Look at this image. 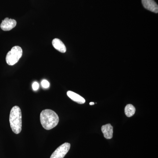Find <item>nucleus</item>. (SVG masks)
Segmentation results:
<instances>
[{
	"instance_id": "f257e3e1",
	"label": "nucleus",
	"mask_w": 158,
	"mask_h": 158,
	"mask_svg": "<svg viewBox=\"0 0 158 158\" xmlns=\"http://www.w3.org/2000/svg\"><path fill=\"white\" fill-rule=\"evenodd\" d=\"M40 121L43 127L47 130L56 127L59 122V117L53 110L46 109L41 112Z\"/></svg>"
},
{
	"instance_id": "f03ea898",
	"label": "nucleus",
	"mask_w": 158,
	"mask_h": 158,
	"mask_svg": "<svg viewBox=\"0 0 158 158\" xmlns=\"http://www.w3.org/2000/svg\"><path fill=\"white\" fill-rule=\"evenodd\" d=\"M10 126L13 132L19 134L22 131V116L19 107L15 106L11 109L9 117Z\"/></svg>"
},
{
	"instance_id": "7ed1b4c3",
	"label": "nucleus",
	"mask_w": 158,
	"mask_h": 158,
	"mask_svg": "<svg viewBox=\"0 0 158 158\" xmlns=\"http://www.w3.org/2000/svg\"><path fill=\"white\" fill-rule=\"evenodd\" d=\"M22 55L23 50L19 46L13 47L6 55V62L9 65H13L19 61Z\"/></svg>"
},
{
	"instance_id": "20e7f679",
	"label": "nucleus",
	"mask_w": 158,
	"mask_h": 158,
	"mask_svg": "<svg viewBox=\"0 0 158 158\" xmlns=\"http://www.w3.org/2000/svg\"><path fill=\"white\" fill-rule=\"evenodd\" d=\"M70 144L69 143H64L58 147L52 154L50 158H63L68 153L70 149Z\"/></svg>"
},
{
	"instance_id": "39448f33",
	"label": "nucleus",
	"mask_w": 158,
	"mask_h": 158,
	"mask_svg": "<svg viewBox=\"0 0 158 158\" xmlns=\"http://www.w3.org/2000/svg\"><path fill=\"white\" fill-rule=\"evenodd\" d=\"M16 24L17 23L15 20L6 18L1 23L0 27L3 31H9L14 28Z\"/></svg>"
},
{
	"instance_id": "423d86ee",
	"label": "nucleus",
	"mask_w": 158,
	"mask_h": 158,
	"mask_svg": "<svg viewBox=\"0 0 158 158\" xmlns=\"http://www.w3.org/2000/svg\"><path fill=\"white\" fill-rule=\"evenodd\" d=\"M141 2L145 9L154 13H158V5L154 0H141Z\"/></svg>"
},
{
	"instance_id": "0eeeda50",
	"label": "nucleus",
	"mask_w": 158,
	"mask_h": 158,
	"mask_svg": "<svg viewBox=\"0 0 158 158\" xmlns=\"http://www.w3.org/2000/svg\"><path fill=\"white\" fill-rule=\"evenodd\" d=\"M102 132L106 139H110L113 138V127L111 124H107L102 126Z\"/></svg>"
},
{
	"instance_id": "6e6552de",
	"label": "nucleus",
	"mask_w": 158,
	"mask_h": 158,
	"mask_svg": "<svg viewBox=\"0 0 158 158\" xmlns=\"http://www.w3.org/2000/svg\"><path fill=\"white\" fill-rule=\"evenodd\" d=\"M52 44L54 48L59 51L60 52L65 53L66 52V47L60 39L55 38L52 40Z\"/></svg>"
},
{
	"instance_id": "1a4fd4ad",
	"label": "nucleus",
	"mask_w": 158,
	"mask_h": 158,
	"mask_svg": "<svg viewBox=\"0 0 158 158\" xmlns=\"http://www.w3.org/2000/svg\"><path fill=\"white\" fill-rule=\"evenodd\" d=\"M67 94L69 97L74 102H76L80 104H83L85 102V99L80 96L77 94L75 93L72 91H68Z\"/></svg>"
},
{
	"instance_id": "9d476101",
	"label": "nucleus",
	"mask_w": 158,
	"mask_h": 158,
	"mask_svg": "<svg viewBox=\"0 0 158 158\" xmlns=\"http://www.w3.org/2000/svg\"><path fill=\"white\" fill-rule=\"evenodd\" d=\"M135 108L131 104H128L126 106L124 109L125 113L127 117L132 116L135 113Z\"/></svg>"
},
{
	"instance_id": "9b49d317",
	"label": "nucleus",
	"mask_w": 158,
	"mask_h": 158,
	"mask_svg": "<svg viewBox=\"0 0 158 158\" xmlns=\"http://www.w3.org/2000/svg\"><path fill=\"white\" fill-rule=\"evenodd\" d=\"M41 84L43 88H48L49 87L50 83H49L48 81H47V80H43L42 82H41Z\"/></svg>"
},
{
	"instance_id": "f8f14e48",
	"label": "nucleus",
	"mask_w": 158,
	"mask_h": 158,
	"mask_svg": "<svg viewBox=\"0 0 158 158\" xmlns=\"http://www.w3.org/2000/svg\"><path fill=\"white\" fill-rule=\"evenodd\" d=\"M32 88H33V90L36 91L39 89V84L37 82H34L32 85Z\"/></svg>"
},
{
	"instance_id": "ddd939ff",
	"label": "nucleus",
	"mask_w": 158,
	"mask_h": 158,
	"mask_svg": "<svg viewBox=\"0 0 158 158\" xmlns=\"http://www.w3.org/2000/svg\"><path fill=\"white\" fill-rule=\"evenodd\" d=\"M94 102H90V105H94Z\"/></svg>"
}]
</instances>
